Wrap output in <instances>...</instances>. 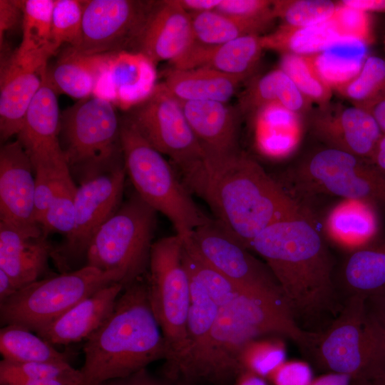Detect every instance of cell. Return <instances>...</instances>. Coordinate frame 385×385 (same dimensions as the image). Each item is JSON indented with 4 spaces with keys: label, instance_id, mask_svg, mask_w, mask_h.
Instances as JSON below:
<instances>
[{
    "label": "cell",
    "instance_id": "11a10c76",
    "mask_svg": "<svg viewBox=\"0 0 385 385\" xmlns=\"http://www.w3.org/2000/svg\"><path fill=\"white\" fill-rule=\"evenodd\" d=\"M341 4L366 13L385 12V0H343Z\"/></svg>",
    "mask_w": 385,
    "mask_h": 385
},
{
    "label": "cell",
    "instance_id": "4fadbf2b",
    "mask_svg": "<svg viewBox=\"0 0 385 385\" xmlns=\"http://www.w3.org/2000/svg\"><path fill=\"white\" fill-rule=\"evenodd\" d=\"M126 175L123 163L79 183L73 230L51 254L62 273L69 272L72 264L86 257L95 233L121 205Z\"/></svg>",
    "mask_w": 385,
    "mask_h": 385
},
{
    "label": "cell",
    "instance_id": "d6986e66",
    "mask_svg": "<svg viewBox=\"0 0 385 385\" xmlns=\"http://www.w3.org/2000/svg\"><path fill=\"white\" fill-rule=\"evenodd\" d=\"M57 92L47 76L32 100L17 140L33 166L52 165L66 161L60 144L61 115Z\"/></svg>",
    "mask_w": 385,
    "mask_h": 385
},
{
    "label": "cell",
    "instance_id": "b9f144b4",
    "mask_svg": "<svg viewBox=\"0 0 385 385\" xmlns=\"http://www.w3.org/2000/svg\"><path fill=\"white\" fill-rule=\"evenodd\" d=\"M286 344L282 338L260 337L242 347L238 362L241 371H247L267 379L286 360Z\"/></svg>",
    "mask_w": 385,
    "mask_h": 385
},
{
    "label": "cell",
    "instance_id": "2e32d148",
    "mask_svg": "<svg viewBox=\"0 0 385 385\" xmlns=\"http://www.w3.org/2000/svg\"><path fill=\"white\" fill-rule=\"evenodd\" d=\"M34 172L29 155L17 140L1 145L0 222L24 234L41 235L45 233L34 216Z\"/></svg>",
    "mask_w": 385,
    "mask_h": 385
},
{
    "label": "cell",
    "instance_id": "d4e9b609",
    "mask_svg": "<svg viewBox=\"0 0 385 385\" xmlns=\"http://www.w3.org/2000/svg\"><path fill=\"white\" fill-rule=\"evenodd\" d=\"M189 278L191 298L186 327V349L175 371L167 378L179 385H199L202 365L219 310L204 288Z\"/></svg>",
    "mask_w": 385,
    "mask_h": 385
},
{
    "label": "cell",
    "instance_id": "e7e4bbea",
    "mask_svg": "<svg viewBox=\"0 0 385 385\" xmlns=\"http://www.w3.org/2000/svg\"><path fill=\"white\" fill-rule=\"evenodd\" d=\"M384 52H385V36H384Z\"/></svg>",
    "mask_w": 385,
    "mask_h": 385
},
{
    "label": "cell",
    "instance_id": "f6af8a7d",
    "mask_svg": "<svg viewBox=\"0 0 385 385\" xmlns=\"http://www.w3.org/2000/svg\"><path fill=\"white\" fill-rule=\"evenodd\" d=\"M83 13L82 0H54L51 37L56 52L63 43L73 46L78 42L81 31Z\"/></svg>",
    "mask_w": 385,
    "mask_h": 385
},
{
    "label": "cell",
    "instance_id": "680465c9",
    "mask_svg": "<svg viewBox=\"0 0 385 385\" xmlns=\"http://www.w3.org/2000/svg\"><path fill=\"white\" fill-rule=\"evenodd\" d=\"M18 288L11 278L0 269V303L13 295Z\"/></svg>",
    "mask_w": 385,
    "mask_h": 385
},
{
    "label": "cell",
    "instance_id": "7402d4cb",
    "mask_svg": "<svg viewBox=\"0 0 385 385\" xmlns=\"http://www.w3.org/2000/svg\"><path fill=\"white\" fill-rule=\"evenodd\" d=\"M47 68L20 62L14 53L1 61L0 139L5 143L21 130L29 107L42 85Z\"/></svg>",
    "mask_w": 385,
    "mask_h": 385
},
{
    "label": "cell",
    "instance_id": "4316f807",
    "mask_svg": "<svg viewBox=\"0 0 385 385\" xmlns=\"http://www.w3.org/2000/svg\"><path fill=\"white\" fill-rule=\"evenodd\" d=\"M47 236L24 234L0 222V269L18 290L38 280L45 270L53 250Z\"/></svg>",
    "mask_w": 385,
    "mask_h": 385
},
{
    "label": "cell",
    "instance_id": "ab89813d",
    "mask_svg": "<svg viewBox=\"0 0 385 385\" xmlns=\"http://www.w3.org/2000/svg\"><path fill=\"white\" fill-rule=\"evenodd\" d=\"M279 68L312 103H317L318 106L330 103L332 89L319 75L311 56L282 54Z\"/></svg>",
    "mask_w": 385,
    "mask_h": 385
},
{
    "label": "cell",
    "instance_id": "30bf717a",
    "mask_svg": "<svg viewBox=\"0 0 385 385\" xmlns=\"http://www.w3.org/2000/svg\"><path fill=\"white\" fill-rule=\"evenodd\" d=\"M129 111L125 117L153 147L171 159L190 192L200 197L206 179L205 155L180 102L158 83Z\"/></svg>",
    "mask_w": 385,
    "mask_h": 385
},
{
    "label": "cell",
    "instance_id": "52a82bcc",
    "mask_svg": "<svg viewBox=\"0 0 385 385\" xmlns=\"http://www.w3.org/2000/svg\"><path fill=\"white\" fill-rule=\"evenodd\" d=\"M60 144L79 183L124 163L120 119L110 101L92 96L61 115Z\"/></svg>",
    "mask_w": 385,
    "mask_h": 385
},
{
    "label": "cell",
    "instance_id": "e0dca14e",
    "mask_svg": "<svg viewBox=\"0 0 385 385\" xmlns=\"http://www.w3.org/2000/svg\"><path fill=\"white\" fill-rule=\"evenodd\" d=\"M307 116L312 133L328 148L370 161L384 135L373 116L354 105L329 103L312 110Z\"/></svg>",
    "mask_w": 385,
    "mask_h": 385
},
{
    "label": "cell",
    "instance_id": "db71d44e",
    "mask_svg": "<svg viewBox=\"0 0 385 385\" xmlns=\"http://www.w3.org/2000/svg\"><path fill=\"white\" fill-rule=\"evenodd\" d=\"M365 303L379 329L385 346V297L365 300Z\"/></svg>",
    "mask_w": 385,
    "mask_h": 385
},
{
    "label": "cell",
    "instance_id": "4dcf8cb0",
    "mask_svg": "<svg viewBox=\"0 0 385 385\" xmlns=\"http://www.w3.org/2000/svg\"><path fill=\"white\" fill-rule=\"evenodd\" d=\"M111 54H84L68 46L47 68V76L58 93L79 100L88 98L93 96Z\"/></svg>",
    "mask_w": 385,
    "mask_h": 385
},
{
    "label": "cell",
    "instance_id": "c3c4849f",
    "mask_svg": "<svg viewBox=\"0 0 385 385\" xmlns=\"http://www.w3.org/2000/svg\"><path fill=\"white\" fill-rule=\"evenodd\" d=\"M273 1L221 0L215 11L245 19H273Z\"/></svg>",
    "mask_w": 385,
    "mask_h": 385
},
{
    "label": "cell",
    "instance_id": "ee69618b",
    "mask_svg": "<svg viewBox=\"0 0 385 385\" xmlns=\"http://www.w3.org/2000/svg\"><path fill=\"white\" fill-rule=\"evenodd\" d=\"M385 88V59L369 56L359 73L336 91L359 106L369 101Z\"/></svg>",
    "mask_w": 385,
    "mask_h": 385
},
{
    "label": "cell",
    "instance_id": "9c48e42d",
    "mask_svg": "<svg viewBox=\"0 0 385 385\" xmlns=\"http://www.w3.org/2000/svg\"><path fill=\"white\" fill-rule=\"evenodd\" d=\"M157 212L134 191L97 230L86 265L118 274L124 288L148 270Z\"/></svg>",
    "mask_w": 385,
    "mask_h": 385
},
{
    "label": "cell",
    "instance_id": "be15d7a7",
    "mask_svg": "<svg viewBox=\"0 0 385 385\" xmlns=\"http://www.w3.org/2000/svg\"><path fill=\"white\" fill-rule=\"evenodd\" d=\"M349 385H372L371 384L361 379H351Z\"/></svg>",
    "mask_w": 385,
    "mask_h": 385
},
{
    "label": "cell",
    "instance_id": "277c9868",
    "mask_svg": "<svg viewBox=\"0 0 385 385\" xmlns=\"http://www.w3.org/2000/svg\"><path fill=\"white\" fill-rule=\"evenodd\" d=\"M267 334L290 339L310 358L321 333L303 330L281 292L245 290L219 307L199 384L226 385L240 373L238 358L250 341Z\"/></svg>",
    "mask_w": 385,
    "mask_h": 385
},
{
    "label": "cell",
    "instance_id": "d6a6232c",
    "mask_svg": "<svg viewBox=\"0 0 385 385\" xmlns=\"http://www.w3.org/2000/svg\"><path fill=\"white\" fill-rule=\"evenodd\" d=\"M270 104L279 105L302 116L307 115L312 110V103L280 68L263 75L242 93L240 111L255 114Z\"/></svg>",
    "mask_w": 385,
    "mask_h": 385
},
{
    "label": "cell",
    "instance_id": "484cf974",
    "mask_svg": "<svg viewBox=\"0 0 385 385\" xmlns=\"http://www.w3.org/2000/svg\"><path fill=\"white\" fill-rule=\"evenodd\" d=\"M261 36L247 35L215 46L195 41L181 58L171 63L172 68H207L244 81L260 61L264 49Z\"/></svg>",
    "mask_w": 385,
    "mask_h": 385
},
{
    "label": "cell",
    "instance_id": "3957f363",
    "mask_svg": "<svg viewBox=\"0 0 385 385\" xmlns=\"http://www.w3.org/2000/svg\"><path fill=\"white\" fill-rule=\"evenodd\" d=\"M82 385L126 378L157 360L167 346L154 315L147 280L125 287L106 320L86 340Z\"/></svg>",
    "mask_w": 385,
    "mask_h": 385
},
{
    "label": "cell",
    "instance_id": "44dd1931",
    "mask_svg": "<svg viewBox=\"0 0 385 385\" xmlns=\"http://www.w3.org/2000/svg\"><path fill=\"white\" fill-rule=\"evenodd\" d=\"M180 103L203 151L205 161L224 159L241 152L239 148L240 109L216 101Z\"/></svg>",
    "mask_w": 385,
    "mask_h": 385
},
{
    "label": "cell",
    "instance_id": "8d00e7d4",
    "mask_svg": "<svg viewBox=\"0 0 385 385\" xmlns=\"http://www.w3.org/2000/svg\"><path fill=\"white\" fill-rule=\"evenodd\" d=\"M0 351L4 359L14 362H68L52 344L16 324L1 329Z\"/></svg>",
    "mask_w": 385,
    "mask_h": 385
},
{
    "label": "cell",
    "instance_id": "9f6ffc18",
    "mask_svg": "<svg viewBox=\"0 0 385 385\" xmlns=\"http://www.w3.org/2000/svg\"><path fill=\"white\" fill-rule=\"evenodd\" d=\"M221 0H179L181 6L189 13L215 11Z\"/></svg>",
    "mask_w": 385,
    "mask_h": 385
},
{
    "label": "cell",
    "instance_id": "5bb4252c",
    "mask_svg": "<svg viewBox=\"0 0 385 385\" xmlns=\"http://www.w3.org/2000/svg\"><path fill=\"white\" fill-rule=\"evenodd\" d=\"M154 2L83 0L81 35L71 47L88 55L133 51Z\"/></svg>",
    "mask_w": 385,
    "mask_h": 385
},
{
    "label": "cell",
    "instance_id": "9a60e30c",
    "mask_svg": "<svg viewBox=\"0 0 385 385\" xmlns=\"http://www.w3.org/2000/svg\"><path fill=\"white\" fill-rule=\"evenodd\" d=\"M186 239L205 262L242 289L282 292L267 264L251 255L216 220L197 227Z\"/></svg>",
    "mask_w": 385,
    "mask_h": 385
},
{
    "label": "cell",
    "instance_id": "f35d334b",
    "mask_svg": "<svg viewBox=\"0 0 385 385\" xmlns=\"http://www.w3.org/2000/svg\"><path fill=\"white\" fill-rule=\"evenodd\" d=\"M182 256L189 277L204 288L210 299L219 307L227 304L245 291L205 262L188 239H184Z\"/></svg>",
    "mask_w": 385,
    "mask_h": 385
},
{
    "label": "cell",
    "instance_id": "83f0119b",
    "mask_svg": "<svg viewBox=\"0 0 385 385\" xmlns=\"http://www.w3.org/2000/svg\"><path fill=\"white\" fill-rule=\"evenodd\" d=\"M379 211L356 199H342L327 213L323 224L325 236L346 252L367 245L379 235Z\"/></svg>",
    "mask_w": 385,
    "mask_h": 385
},
{
    "label": "cell",
    "instance_id": "836d02e7",
    "mask_svg": "<svg viewBox=\"0 0 385 385\" xmlns=\"http://www.w3.org/2000/svg\"><path fill=\"white\" fill-rule=\"evenodd\" d=\"M366 53V43L341 36L311 58L320 77L332 90H337L359 73L367 57Z\"/></svg>",
    "mask_w": 385,
    "mask_h": 385
},
{
    "label": "cell",
    "instance_id": "f5cc1de1",
    "mask_svg": "<svg viewBox=\"0 0 385 385\" xmlns=\"http://www.w3.org/2000/svg\"><path fill=\"white\" fill-rule=\"evenodd\" d=\"M103 385H168L152 377L146 369L140 370L126 378L111 380Z\"/></svg>",
    "mask_w": 385,
    "mask_h": 385
},
{
    "label": "cell",
    "instance_id": "60d3db41",
    "mask_svg": "<svg viewBox=\"0 0 385 385\" xmlns=\"http://www.w3.org/2000/svg\"><path fill=\"white\" fill-rule=\"evenodd\" d=\"M339 4L329 0L273 1L272 11L284 26L308 27L330 21Z\"/></svg>",
    "mask_w": 385,
    "mask_h": 385
},
{
    "label": "cell",
    "instance_id": "8fae6325",
    "mask_svg": "<svg viewBox=\"0 0 385 385\" xmlns=\"http://www.w3.org/2000/svg\"><path fill=\"white\" fill-rule=\"evenodd\" d=\"M115 282L122 284L118 274L88 265L38 279L0 303L1 324H19L36 332L83 299Z\"/></svg>",
    "mask_w": 385,
    "mask_h": 385
},
{
    "label": "cell",
    "instance_id": "ffe728a7",
    "mask_svg": "<svg viewBox=\"0 0 385 385\" xmlns=\"http://www.w3.org/2000/svg\"><path fill=\"white\" fill-rule=\"evenodd\" d=\"M155 63L140 53H111L93 96L106 99L123 110L145 101L156 86Z\"/></svg>",
    "mask_w": 385,
    "mask_h": 385
},
{
    "label": "cell",
    "instance_id": "f546056e",
    "mask_svg": "<svg viewBox=\"0 0 385 385\" xmlns=\"http://www.w3.org/2000/svg\"><path fill=\"white\" fill-rule=\"evenodd\" d=\"M242 79L207 68L176 69L164 73V88L180 102L216 101L227 103Z\"/></svg>",
    "mask_w": 385,
    "mask_h": 385
},
{
    "label": "cell",
    "instance_id": "ba28073f",
    "mask_svg": "<svg viewBox=\"0 0 385 385\" xmlns=\"http://www.w3.org/2000/svg\"><path fill=\"white\" fill-rule=\"evenodd\" d=\"M183 243L184 238L176 233L153 242L146 279L151 307L167 346L163 370L166 378L179 364L187 346L191 292L183 262Z\"/></svg>",
    "mask_w": 385,
    "mask_h": 385
},
{
    "label": "cell",
    "instance_id": "7bdbcfd3",
    "mask_svg": "<svg viewBox=\"0 0 385 385\" xmlns=\"http://www.w3.org/2000/svg\"><path fill=\"white\" fill-rule=\"evenodd\" d=\"M61 379L82 384L80 370L68 362H14L2 359L0 362V384L9 385L18 380Z\"/></svg>",
    "mask_w": 385,
    "mask_h": 385
},
{
    "label": "cell",
    "instance_id": "d590c367",
    "mask_svg": "<svg viewBox=\"0 0 385 385\" xmlns=\"http://www.w3.org/2000/svg\"><path fill=\"white\" fill-rule=\"evenodd\" d=\"M190 14L195 41L208 46L220 45L247 35H260L274 20L240 19L217 11Z\"/></svg>",
    "mask_w": 385,
    "mask_h": 385
},
{
    "label": "cell",
    "instance_id": "74e56055",
    "mask_svg": "<svg viewBox=\"0 0 385 385\" xmlns=\"http://www.w3.org/2000/svg\"><path fill=\"white\" fill-rule=\"evenodd\" d=\"M53 198L45 216L42 229L46 235L58 232L67 238L74 227L75 198L78 186L68 164L53 170Z\"/></svg>",
    "mask_w": 385,
    "mask_h": 385
},
{
    "label": "cell",
    "instance_id": "94428289",
    "mask_svg": "<svg viewBox=\"0 0 385 385\" xmlns=\"http://www.w3.org/2000/svg\"><path fill=\"white\" fill-rule=\"evenodd\" d=\"M9 385H82L79 381L61 379H41V380H18Z\"/></svg>",
    "mask_w": 385,
    "mask_h": 385
},
{
    "label": "cell",
    "instance_id": "8992f818",
    "mask_svg": "<svg viewBox=\"0 0 385 385\" xmlns=\"http://www.w3.org/2000/svg\"><path fill=\"white\" fill-rule=\"evenodd\" d=\"M309 360L326 373L385 385V346L364 298L354 297L344 302L321 333Z\"/></svg>",
    "mask_w": 385,
    "mask_h": 385
},
{
    "label": "cell",
    "instance_id": "7a4b0ae2",
    "mask_svg": "<svg viewBox=\"0 0 385 385\" xmlns=\"http://www.w3.org/2000/svg\"><path fill=\"white\" fill-rule=\"evenodd\" d=\"M205 165L200 197L216 220L248 250L267 227L307 213L258 163L242 152Z\"/></svg>",
    "mask_w": 385,
    "mask_h": 385
},
{
    "label": "cell",
    "instance_id": "603a6c76",
    "mask_svg": "<svg viewBox=\"0 0 385 385\" xmlns=\"http://www.w3.org/2000/svg\"><path fill=\"white\" fill-rule=\"evenodd\" d=\"M334 282L343 305L354 297H385V236L380 234L367 245L346 252Z\"/></svg>",
    "mask_w": 385,
    "mask_h": 385
},
{
    "label": "cell",
    "instance_id": "bcb514c9",
    "mask_svg": "<svg viewBox=\"0 0 385 385\" xmlns=\"http://www.w3.org/2000/svg\"><path fill=\"white\" fill-rule=\"evenodd\" d=\"M331 19L340 36L357 39L366 45L371 42L372 34L369 14L354 9L339 2Z\"/></svg>",
    "mask_w": 385,
    "mask_h": 385
},
{
    "label": "cell",
    "instance_id": "6da1fadb",
    "mask_svg": "<svg viewBox=\"0 0 385 385\" xmlns=\"http://www.w3.org/2000/svg\"><path fill=\"white\" fill-rule=\"evenodd\" d=\"M304 331L324 332L341 312L335 263L322 235L308 213L271 225L252 242Z\"/></svg>",
    "mask_w": 385,
    "mask_h": 385
},
{
    "label": "cell",
    "instance_id": "1f68e13d",
    "mask_svg": "<svg viewBox=\"0 0 385 385\" xmlns=\"http://www.w3.org/2000/svg\"><path fill=\"white\" fill-rule=\"evenodd\" d=\"M20 4L23 37L14 54L21 63L46 68L48 58L56 53L51 37L54 0H24Z\"/></svg>",
    "mask_w": 385,
    "mask_h": 385
},
{
    "label": "cell",
    "instance_id": "7c38bea8",
    "mask_svg": "<svg viewBox=\"0 0 385 385\" xmlns=\"http://www.w3.org/2000/svg\"><path fill=\"white\" fill-rule=\"evenodd\" d=\"M297 176L307 191L363 200L385 212V175L369 160L327 147L302 163Z\"/></svg>",
    "mask_w": 385,
    "mask_h": 385
},
{
    "label": "cell",
    "instance_id": "cb8c5ba5",
    "mask_svg": "<svg viewBox=\"0 0 385 385\" xmlns=\"http://www.w3.org/2000/svg\"><path fill=\"white\" fill-rule=\"evenodd\" d=\"M122 284H110L83 299L36 333L49 343L68 344L86 340L111 314L123 292Z\"/></svg>",
    "mask_w": 385,
    "mask_h": 385
},
{
    "label": "cell",
    "instance_id": "6f0895ef",
    "mask_svg": "<svg viewBox=\"0 0 385 385\" xmlns=\"http://www.w3.org/2000/svg\"><path fill=\"white\" fill-rule=\"evenodd\" d=\"M351 378L336 373H325L314 378L311 385H349Z\"/></svg>",
    "mask_w": 385,
    "mask_h": 385
},
{
    "label": "cell",
    "instance_id": "ac0fdd59",
    "mask_svg": "<svg viewBox=\"0 0 385 385\" xmlns=\"http://www.w3.org/2000/svg\"><path fill=\"white\" fill-rule=\"evenodd\" d=\"M195 42L191 16L179 0L155 1L133 51L153 63L181 58Z\"/></svg>",
    "mask_w": 385,
    "mask_h": 385
},
{
    "label": "cell",
    "instance_id": "e575fe53",
    "mask_svg": "<svg viewBox=\"0 0 385 385\" xmlns=\"http://www.w3.org/2000/svg\"><path fill=\"white\" fill-rule=\"evenodd\" d=\"M341 36L332 20L308 27L282 25L274 32L262 36L264 49H272L282 54L312 56L333 44Z\"/></svg>",
    "mask_w": 385,
    "mask_h": 385
},
{
    "label": "cell",
    "instance_id": "816d5d0a",
    "mask_svg": "<svg viewBox=\"0 0 385 385\" xmlns=\"http://www.w3.org/2000/svg\"><path fill=\"white\" fill-rule=\"evenodd\" d=\"M358 107L365 109L373 116L385 135V88L371 100Z\"/></svg>",
    "mask_w": 385,
    "mask_h": 385
},
{
    "label": "cell",
    "instance_id": "681fc988",
    "mask_svg": "<svg viewBox=\"0 0 385 385\" xmlns=\"http://www.w3.org/2000/svg\"><path fill=\"white\" fill-rule=\"evenodd\" d=\"M314 379L310 364L301 360H285L267 377L270 385H311Z\"/></svg>",
    "mask_w": 385,
    "mask_h": 385
},
{
    "label": "cell",
    "instance_id": "f907efd6",
    "mask_svg": "<svg viewBox=\"0 0 385 385\" xmlns=\"http://www.w3.org/2000/svg\"><path fill=\"white\" fill-rule=\"evenodd\" d=\"M23 16L20 1L0 0V42L3 45L6 32L13 29Z\"/></svg>",
    "mask_w": 385,
    "mask_h": 385
},
{
    "label": "cell",
    "instance_id": "7dc6e473",
    "mask_svg": "<svg viewBox=\"0 0 385 385\" xmlns=\"http://www.w3.org/2000/svg\"><path fill=\"white\" fill-rule=\"evenodd\" d=\"M60 165L62 164L50 167L41 165L34 167L35 175L34 216L36 222L41 228L46 212L53 198V170Z\"/></svg>",
    "mask_w": 385,
    "mask_h": 385
},
{
    "label": "cell",
    "instance_id": "5b68a950",
    "mask_svg": "<svg viewBox=\"0 0 385 385\" xmlns=\"http://www.w3.org/2000/svg\"><path fill=\"white\" fill-rule=\"evenodd\" d=\"M120 142L126 174L135 191L156 212L165 215L176 234L186 239L208 217L159 151L126 118L120 119Z\"/></svg>",
    "mask_w": 385,
    "mask_h": 385
},
{
    "label": "cell",
    "instance_id": "91938a15",
    "mask_svg": "<svg viewBox=\"0 0 385 385\" xmlns=\"http://www.w3.org/2000/svg\"><path fill=\"white\" fill-rule=\"evenodd\" d=\"M234 382V385H270L267 379L247 371H242Z\"/></svg>",
    "mask_w": 385,
    "mask_h": 385
},
{
    "label": "cell",
    "instance_id": "f1b7e54d",
    "mask_svg": "<svg viewBox=\"0 0 385 385\" xmlns=\"http://www.w3.org/2000/svg\"><path fill=\"white\" fill-rule=\"evenodd\" d=\"M255 115V140L261 153L281 160L296 152L304 135L302 115L277 104L266 106Z\"/></svg>",
    "mask_w": 385,
    "mask_h": 385
},
{
    "label": "cell",
    "instance_id": "6125c7cd",
    "mask_svg": "<svg viewBox=\"0 0 385 385\" xmlns=\"http://www.w3.org/2000/svg\"><path fill=\"white\" fill-rule=\"evenodd\" d=\"M371 161L382 173L385 175V135L384 134L381 137Z\"/></svg>",
    "mask_w": 385,
    "mask_h": 385
}]
</instances>
